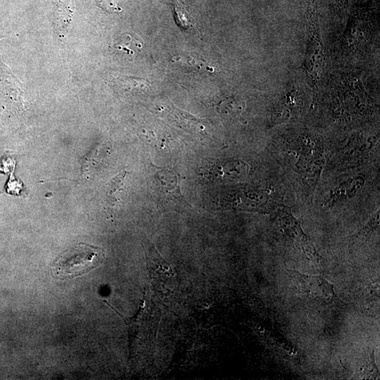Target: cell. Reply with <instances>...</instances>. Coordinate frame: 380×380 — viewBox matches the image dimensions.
Wrapping results in <instances>:
<instances>
[{"label": "cell", "mask_w": 380, "mask_h": 380, "mask_svg": "<svg viewBox=\"0 0 380 380\" xmlns=\"http://www.w3.org/2000/svg\"><path fill=\"white\" fill-rule=\"evenodd\" d=\"M105 258L102 248L81 243L63 253L55 261L51 273L58 280L81 276L99 267Z\"/></svg>", "instance_id": "obj_1"}, {"label": "cell", "mask_w": 380, "mask_h": 380, "mask_svg": "<svg viewBox=\"0 0 380 380\" xmlns=\"http://www.w3.org/2000/svg\"><path fill=\"white\" fill-rule=\"evenodd\" d=\"M308 44L304 68L315 91L322 72L324 54L317 18V1L309 0L306 13Z\"/></svg>", "instance_id": "obj_2"}, {"label": "cell", "mask_w": 380, "mask_h": 380, "mask_svg": "<svg viewBox=\"0 0 380 380\" xmlns=\"http://www.w3.org/2000/svg\"><path fill=\"white\" fill-rule=\"evenodd\" d=\"M296 291L311 301L325 306L340 301L334 287L322 275H306L293 270H286Z\"/></svg>", "instance_id": "obj_3"}, {"label": "cell", "mask_w": 380, "mask_h": 380, "mask_svg": "<svg viewBox=\"0 0 380 380\" xmlns=\"http://www.w3.org/2000/svg\"><path fill=\"white\" fill-rule=\"evenodd\" d=\"M277 220L283 233L299 253L310 262L321 264L322 257L317 252L310 239L303 232L299 221L291 214L290 209L288 208L280 209Z\"/></svg>", "instance_id": "obj_4"}, {"label": "cell", "mask_w": 380, "mask_h": 380, "mask_svg": "<svg viewBox=\"0 0 380 380\" xmlns=\"http://www.w3.org/2000/svg\"><path fill=\"white\" fill-rule=\"evenodd\" d=\"M149 181L152 193L158 201L163 204L171 201L177 204H188L181 192V179L171 170L152 166Z\"/></svg>", "instance_id": "obj_5"}, {"label": "cell", "mask_w": 380, "mask_h": 380, "mask_svg": "<svg viewBox=\"0 0 380 380\" xmlns=\"http://www.w3.org/2000/svg\"><path fill=\"white\" fill-rule=\"evenodd\" d=\"M303 94L298 87H292L280 98L271 114V122L282 124L296 118L303 107Z\"/></svg>", "instance_id": "obj_6"}, {"label": "cell", "mask_w": 380, "mask_h": 380, "mask_svg": "<svg viewBox=\"0 0 380 380\" xmlns=\"http://www.w3.org/2000/svg\"><path fill=\"white\" fill-rule=\"evenodd\" d=\"M362 177H354L343 182L332 190L326 200V205L332 207L354 197L364 186Z\"/></svg>", "instance_id": "obj_7"}, {"label": "cell", "mask_w": 380, "mask_h": 380, "mask_svg": "<svg viewBox=\"0 0 380 380\" xmlns=\"http://www.w3.org/2000/svg\"><path fill=\"white\" fill-rule=\"evenodd\" d=\"M356 371L357 376L361 379H376L379 376L374 350L365 352L358 362Z\"/></svg>", "instance_id": "obj_8"}, {"label": "cell", "mask_w": 380, "mask_h": 380, "mask_svg": "<svg viewBox=\"0 0 380 380\" xmlns=\"http://www.w3.org/2000/svg\"><path fill=\"white\" fill-rule=\"evenodd\" d=\"M379 228V210L376 212L367 223L350 238V246L366 242Z\"/></svg>", "instance_id": "obj_9"}, {"label": "cell", "mask_w": 380, "mask_h": 380, "mask_svg": "<svg viewBox=\"0 0 380 380\" xmlns=\"http://www.w3.org/2000/svg\"><path fill=\"white\" fill-rule=\"evenodd\" d=\"M173 12L175 22L181 30L189 31L195 27V20L188 13L180 0H173Z\"/></svg>", "instance_id": "obj_10"}, {"label": "cell", "mask_w": 380, "mask_h": 380, "mask_svg": "<svg viewBox=\"0 0 380 380\" xmlns=\"http://www.w3.org/2000/svg\"><path fill=\"white\" fill-rule=\"evenodd\" d=\"M119 83L122 88L129 91H145L149 86V82L148 81L136 78H122Z\"/></svg>", "instance_id": "obj_11"}, {"label": "cell", "mask_w": 380, "mask_h": 380, "mask_svg": "<svg viewBox=\"0 0 380 380\" xmlns=\"http://www.w3.org/2000/svg\"><path fill=\"white\" fill-rule=\"evenodd\" d=\"M96 3L98 7L110 14L119 13L122 11L115 0H96Z\"/></svg>", "instance_id": "obj_12"}, {"label": "cell", "mask_w": 380, "mask_h": 380, "mask_svg": "<svg viewBox=\"0 0 380 380\" xmlns=\"http://www.w3.org/2000/svg\"><path fill=\"white\" fill-rule=\"evenodd\" d=\"M339 1H340L342 4L345 5V4H347L348 2L350 1V0H339Z\"/></svg>", "instance_id": "obj_13"}]
</instances>
